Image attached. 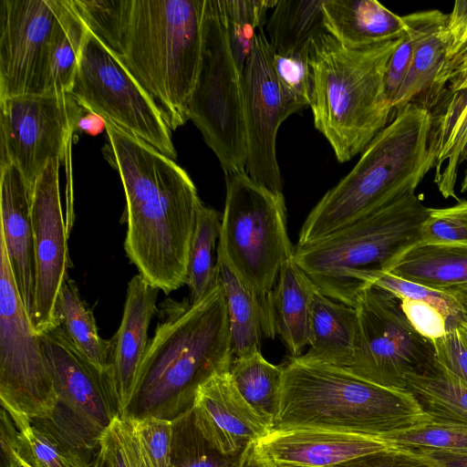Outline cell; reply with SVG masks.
Segmentation results:
<instances>
[{"label":"cell","instance_id":"cell-51","mask_svg":"<svg viewBox=\"0 0 467 467\" xmlns=\"http://www.w3.org/2000/svg\"><path fill=\"white\" fill-rule=\"evenodd\" d=\"M411 452H415L427 457L440 467H467V452L452 453L437 451H422Z\"/></svg>","mask_w":467,"mask_h":467},{"label":"cell","instance_id":"cell-1","mask_svg":"<svg viewBox=\"0 0 467 467\" xmlns=\"http://www.w3.org/2000/svg\"><path fill=\"white\" fill-rule=\"evenodd\" d=\"M105 131L106 154L126 197V254L140 275L169 295L186 285L202 202L173 159L108 120Z\"/></svg>","mask_w":467,"mask_h":467},{"label":"cell","instance_id":"cell-5","mask_svg":"<svg viewBox=\"0 0 467 467\" xmlns=\"http://www.w3.org/2000/svg\"><path fill=\"white\" fill-rule=\"evenodd\" d=\"M400 40L349 48L326 32L312 43L309 107L340 163L362 153L392 120L385 73Z\"/></svg>","mask_w":467,"mask_h":467},{"label":"cell","instance_id":"cell-33","mask_svg":"<svg viewBox=\"0 0 467 467\" xmlns=\"http://www.w3.org/2000/svg\"><path fill=\"white\" fill-rule=\"evenodd\" d=\"M87 34V26L67 0L52 40L44 94L69 93Z\"/></svg>","mask_w":467,"mask_h":467},{"label":"cell","instance_id":"cell-36","mask_svg":"<svg viewBox=\"0 0 467 467\" xmlns=\"http://www.w3.org/2000/svg\"><path fill=\"white\" fill-rule=\"evenodd\" d=\"M173 421L170 467H237L240 456L221 454L197 429L192 409Z\"/></svg>","mask_w":467,"mask_h":467},{"label":"cell","instance_id":"cell-53","mask_svg":"<svg viewBox=\"0 0 467 467\" xmlns=\"http://www.w3.org/2000/svg\"><path fill=\"white\" fill-rule=\"evenodd\" d=\"M255 442L249 444L240 456L237 467H271L257 453Z\"/></svg>","mask_w":467,"mask_h":467},{"label":"cell","instance_id":"cell-15","mask_svg":"<svg viewBox=\"0 0 467 467\" xmlns=\"http://www.w3.org/2000/svg\"><path fill=\"white\" fill-rule=\"evenodd\" d=\"M274 50L264 28L256 32L254 44L243 72L246 159L244 170L255 182L283 193L276 158V135L287 119L274 67Z\"/></svg>","mask_w":467,"mask_h":467},{"label":"cell","instance_id":"cell-52","mask_svg":"<svg viewBox=\"0 0 467 467\" xmlns=\"http://www.w3.org/2000/svg\"><path fill=\"white\" fill-rule=\"evenodd\" d=\"M105 130V119L95 112L84 108L76 124V130L96 135Z\"/></svg>","mask_w":467,"mask_h":467},{"label":"cell","instance_id":"cell-43","mask_svg":"<svg viewBox=\"0 0 467 467\" xmlns=\"http://www.w3.org/2000/svg\"><path fill=\"white\" fill-rule=\"evenodd\" d=\"M420 242L467 246V201L441 209L430 208Z\"/></svg>","mask_w":467,"mask_h":467},{"label":"cell","instance_id":"cell-24","mask_svg":"<svg viewBox=\"0 0 467 467\" xmlns=\"http://www.w3.org/2000/svg\"><path fill=\"white\" fill-rule=\"evenodd\" d=\"M322 10L327 32L349 48L396 40L406 30L402 16L377 0H324Z\"/></svg>","mask_w":467,"mask_h":467},{"label":"cell","instance_id":"cell-30","mask_svg":"<svg viewBox=\"0 0 467 467\" xmlns=\"http://www.w3.org/2000/svg\"><path fill=\"white\" fill-rule=\"evenodd\" d=\"M324 0H277L266 21L275 54H308L313 41L327 32Z\"/></svg>","mask_w":467,"mask_h":467},{"label":"cell","instance_id":"cell-6","mask_svg":"<svg viewBox=\"0 0 467 467\" xmlns=\"http://www.w3.org/2000/svg\"><path fill=\"white\" fill-rule=\"evenodd\" d=\"M430 208L409 193L327 237L296 246L294 260L327 297L355 307L359 293L420 242Z\"/></svg>","mask_w":467,"mask_h":467},{"label":"cell","instance_id":"cell-2","mask_svg":"<svg viewBox=\"0 0 467 467\" xmlns=\"http://www.w3.org/2000/svg\"><path fill=\"white\" fill-rule=\"evenodd\" d=\"M142 361L127 417L174 420L192 409L198 389L230 370V324L217 281L202 299H166Z\"/></svg>","mask_w":467,"mask_h":467},{"label":"cell","instance_id":"cell-27","mask_svg":"<svg viewBox=\"0 0 467 467\" xmlns=\"http://www.w3.org/2000/svg\"><path fill=\"white\" fill-rule=\"evenodd\" d=\"M388 274L447 292L467 283V246L419 242L400 256Z\"/></svg>","mask_w":467,"mask_h":467},{"label":"cell","instance_id":"cell-22","mask_svg":"<svg viewBox=\"0 0 467 467\" xmlns=\"http://www.w3.org/2000/svg\"><path fill=\"white\" fill-rule=\"evenodd\" d=\"M447 16L439 10L402 16L413 40V54L407 78L394 103L395 110L414 104L431 111L445 92L440 78L446 57Z\"/></svg>","mask_w":467,"mask_h":467},{"label":"cell","instance_id":"cell-4","mask_svg":"<svg viewBox=\"0 0 467 467\" xmlns=\"http://www.w3.org/2000/svg\"><path fill=\"white\" fill-rule=\"evenodd\" d=\"M283 366L273 429L310 428L383 436L431 421L409 392L379 386L346 368L300 357L290 358Z\"/></svg>","mask_w":467,"mask_h":467},{"label":"cell","instance_id":"cell-57","mask_svg":"<svg viewBox=\"0 0 467 467\" xmlns=\"http://www.w3.org/2000/svg\"><path fill=\"white\" fill-rule=\"evenodd\" d=\"M457 329L467 345V322L461 321L457 326Z\"/></svg>","mask_w":467,"mask_h":467},{"label":"cell","instance_id":"cell-34","mask_svg":"<svg viewBox=\"0 0 467 467\" xmlns=\"http://www.w3.org/2000/svg\"><path fill=\"white\" fill-rule=\"evenodd\" d=\"M221 225L220 213L202 203L188 261L186 285L191 292L192 302L205 296L218 281L213 251L215 242L220 237Z\"/></svg>","mask_w":467,"mask_h":467},{"label":"cell","instance_id":"cell-47","mask_svg":"<svg viewBox=\"0 0 467 467\" xmlns=\"http://www.w3.org/2000/svg\"><path fill=\"white\" fill-rule=\"evenodd\" d=\"M406 27V26H405ZM413 54V40L406 29L393 51L385 73V91L394 109V103L407 78Z\"/></svg>","mask_w":467,"mask_h":467},{"label":"cell","instance_id":"cell-42","mask_svg":"<svg viewBox=\"0 0 467 467\" xmlns=\"http://www.w3.org/2000/svg\"><path fill=\"white\" fill-rule=\"evenodd\" d=\"M372 285L389 291L398 298H409L432 306L444 316L451 327H457L458 324L463 321L459 304L447 292L414 284L388 273L378 275Z\"/></svg>","mask_w":467,"mask_h":467},{"label":"cell","instance_id":"cell-45","mask_svg":"<svg viewBox=\"0 0 467 467\" xmlns=\"http://www.w3.org/2000/svg\"><path fill=\"white\" fill-rule=\"evenodd\" d=\"M130 419L152 467H170L173 421L156 417Z\"/></svg>","mask_w":467,"mask_h":467},{"label":"cell","instance_id":"cell-9","mask_svg":"<svg viewBox=\"0 0 467 467\" xmlns=\"http://www.w3.org/2000/svg\"><path fill=\"white\" fill-rule=\"evenodd\" d=\"M187 116L225 174L245 171L243 73L233 57L218 0H205L201 63Z\"/></svg>","mask_w":467,"mask_h":467},{"label":"cell","instance_id":"cell-13","mask_svg":"<svg viewBox=\"0 0 467 467\" xmlns=\"http://www.w3.org/2000/svg\"><path fill=\"white\" fill-rule=\"evenodd\" d=\"M83 109L69 93L0 99V166L14 164L33 187L49 161L65 158Z\"/></svg>","mask_w":467,"mask_h":467},{"label":"cell","instance_id":"cell-41","mask_svg":"<svg viewBox=\"0 0 467 467\" xmlns=\"http://www.w3.org/2000/svg\"><path fill=\"white\" fill-rule=\"evenodd\" d=\"M100 449L109 467H152L130 418L117 416L103 432Z\"/></svg>","mask_w":467,"mask_h":467},{"label":"cell","instance_id":"cell-11","mask_svg":"<svg viewBox=\"0 0 467 467\" xmlns=\"http://www.w3.org/2000/svg\"><path fill=\"white\" fill-rule=\"evenodd\" d=\"M69 94L85 109L176 158L171 129L159 106L121 57L88 29Z\"/></svg>","mask_w":467,"mask_h":467},{"label":"cell","instance_id":"cell-19","mask_svg":"<svg viewBox=\"0 0 467 467\" xmlns=\"http://www.w3.org/2000/svg\"><path fill=\"white\" fill-rule=\"evenodd\" d=\"M254 445L271 467H333L392 448L384 435L310 428L273 429Z\"/></svg>","mask_w":467,"mask_h":467},{"label":"cell","instance_id":"cell-26","mask_svg":"<svg viewBox=\"0 0 467 467\" xmlns=\"http://www.w3.org/2000/svg\"><path fill=\"white\" fill-rule=\"evenodd\" d=\"M317 290L294 255L282 265L273 291V307L276 335L291 358L299 357L309 344L310 309Z\"/></svg>","mask_w":467,"mask_h":467},{"label":"cell","instance_id":"cell-18","mask_svg":"<svg viewBox=\"0 0 467 467\" xmlns=\"http://www.w3.org/2000/svg\"><path fill=\"white\" fill-rule=\"evenodd\" d=\"M192 411L203 438L221 454L238 457L272 427L245 400L229 371L218 374L197 390Z\"/></svg>","mask_w":467,"mask_h":467},{"label":"cell","instance_id":"cell-12","mask_svg":"<svg viewBox=\"0 0 467 467\" xmlns=\"http://www.w3.org/2000/svg\"><path fill=\"white\" fill-rule=\"evenodd\" d=\"M355 308L358 334L348 369L379 386L405 391V378L435 359L432 340L415 330L397 296L377 285L359 293Z\"/></svg>","mask_w":467,"mask_h":467},{"label":"cell","instance_id":"cell-38","mask_svg":"<svg viewBox=\"0 0 467 467\" xmlns=\"http://www.w3.org/2000/svg\"><path fill=\"white\" fill-rule=\"evenodd\" d=\"M71 1L88 29L119 55L131 0Z\"/></svg>","mask_w":467,"mask_h":467},{"label":"cell","instance_id":"cell-39","mask_svg":"<svg viewBox=\"0 0 467 467\" xmlns=\"http://www.w3.org/2000/svg\"><path fill=\"white\" fill-rule=\"evenodd\" d=\"M384 439L392 448L409 451L467 452V425L462 424L430 421Z\"/></svg>","mask_w":467,"mask_h":467},{"label":"cell","instance_id":"cell-8","mask_svg":"<svg viewBox=\"0 0 467 467\" xmlns=\"http://www.w3.org/2000/svg\"><path fill=\"white\" fill-rule=\"evenodd\" d=\"M226 198L218 249L255 296L264 336H276L273 291L282 265L294 255L283 193L255 182L245 171L225 174Z\"/></svg>","mask_w":467,"mask_h":467},{"label":"cell","instance_id":"cell-3","mask_svg":"<svg viewBox=\"0 0 467 467\" xmlns=\"http://www.w3.org/2000/svg\"><path fill=\"white\" fill-rule=\"evenodd\" d=\"M354 168L306 218L296 246L319 241L416 188L436 164L431 115L414 104L397 109Z\"/></svg>","mask_w":467,"mask_h":467},{"label":"cell","instance_id":"cell-29","mask_svg":"<svg viewBox=\"0 0 467 467\" xmlns=\"http://www.w3.org/2000/svg\"><path fill=\"white\" fill-rule=\"evenodd\" d=\"M217 279L227 306L233 358L261 352L263 324L258 301L217 248Z\"/></svg>","mask_w":467,"mask_h":467},{"label":"cell","instance_id":"cell-17","mask_svg":"<svg viewBox=\"0 0 467 467\" xmlns=\"http://www.w3.org/2000/svg\"><path fill=\"white\" fill-rule=\"evenodd\" d=\"M57 393L55 408L100 432L119 416L110 374L97 369L76 348L63 327L40 335Z\"/></svg>","mask_w":467,"mask_h":467},{"label":"cell","instance_id":"cell-28","mask_svg":"<svg viewBox=\"0 0 467 467\" xmlns=\"http://www.w3.org/2000/svg\"><path fill=\"white\" fill-rule=\"evenodd\" d=\"M405 391L431 421L467 425V385L436 358L422 370L405 378Z\"/></svg>","mask_w":467,"mask_h":467},{"label":"cell","instance_id":"cell-7","mask_svg":"<svg viewBox=\"0 0 467 467\" xmlns=\"http://www.w3.org/2000/svg\"><path fill=\"white\" fill-rule=\"evenodd\" d=\"M205 0H131L122 60L171 130L188 120L202 45Z\"/></svg>","mask_w":467,"mask_h":467},{"label":"cell","instance_id":"cell-44","mask_svg":"<svg viewBox=\"0 0 467 467\" xmlns=\"http://www.w3.org/2000/svg\"><path fill=\"white\" fill-rule=\"evenodd\" d=\"M446 57L440 78L442 89L453 78L467 54V1H456L445 26Z\"/></svg>","mask_w":467,"mask_h":467},{"label":"cell","instance_id":"cell-55","mask_svg":"<svg viewBox=\"0 0 467 467\" xmlns=\"http://www.w3.org/2000/svg\"><path fill=\"white\" fill-rule=\"evenodd\" d=\"M447 293L451 294L455 298L461 307L463 321L467 322V283L451 288Z\"/></svg>","mask_w":467,"mask_h":467},{"label":"cell","instance_id":"cell-37","mask_svg":"<svg viewBox=\"0 0 467 467\" xmlns=\"http://www.w3.org/2000/svg\"><path fill=\"white\" fill-rule=\"evenodd\" d=\"M20 432L26 467H90L37 420H14Z\"/></svg>","mask_w":467,"mask_h":467},{"label":"cell","instance_id":"cell-10","mask_svg":"<svg viewBox=\"0 0 467 467\" xmlns=\"http://www.w3.org/2000/svg\"><path fill=\"white\" fill-rule=\"evenodd\" d=\"M0 401L14 420L47 418L57 403L50 366L0 238Z\"/></svg>","mask_w":467,"mask_h":467},{"label":"cell","instance_id":"cell-49","mask_svg":"<svg viewBox=\"0 0 467 467\" xmlns=\"http://www.w3.org/2000/svg\"><path fill=\"white\" fill-rule=\"evenodd\" d=\"M333 467H440L427 457L397 448H389Z\"/></svg>","mask_w":467,"mask_h":467},{"label":"cell","instance_id":"cell-35","mask_svg":"<svg viewBox=\"0 0 467 467\" xmlns=\"http://www.w3.org/2000/svg\"><path fill=\"white\" fill-rule=\"evenodd\" d=\"M234 61L243 73L256 32L266 24V15L277 0H218Z\"/></svg>","mask_w":467,"mask_h":467},{"label":"cell","instance_id":"cell-46","mask_svg":"<svg viewBox=\"0 0 467 467\" xmlns=\"http://www.w3.org/2000/svg\"><path fill=\"white\" fill-rule=\"evenodd\" d=\"M399 299L406 317L421 336L434 340L454 328L444 316L432 306L409 298Z\"/></svg>","mask_w":467,"mask_h":467},{"label":"cell","instance_id":"cell-21","mask_svg":"<svg viewBox=\"0 0 467 467\" xmlns=\"http://www.w3.org/2000/svg\"><path fill=\"white\" fill-rule=\"evenodd\" d=\"M31 196L32 186L16 166H0V238L4 241L16 285L32 321L36 257Z\"/></svg>","mask_w":467,"mask_h":467},{"label":"cell","instance_id":"cell-50","mask_svg":"<svg viewBox=\"0 0 467 467\" xmlns=\"http://www.w3.org/2000/svg\"><path fill=\"white\" fill-rule=\"evenodd\" d=\"M0 467H26L19 430L11 414L1 406Z\"/></svg>","mask_w":467,"mask_h":467},{"label":"cell","instance_id":"cell-14","mask_svg":"<svg viewBox=\"0 0 467 467\" xmlns=\"http://www.w3.org/2000/svg\"><path fill=\"white\" fill-rule=\"evenodd\" d=\"M67 0H0V99L44 94Z\"/></svg>","mask_w":467,"mask_h":467},{"label":"cell","instance_id":"cell-40","mask_svg":"<svg viewBox=\"0 0 467 467\" xmlns=\"http://www.w3.org/2000/svg\"><path fill=\"white\" fill-rule=\"evenodd\" d=\"M274 67L287 116L310 106L311 68L308 54H275Z\"/></svg>","mask_w":467,"mask_h":467},{"label":"cell","instance_id":"cell-25","mask_svg":"<svg viewBox=\"0 0 467 467\" xmlns=\"http://www.w3.org/2000/svg\"><path fill=\"white\" fill-rule=\"evenodd\" d=\"M358 334L355 307L335 301L318 290L310 309L309 348L303 359L348 368Z\"/></svg>","mask_w":467,"mask_h":467},{"label":"cell","instance_id":"cell-56","mask_svg":"<svg viewBox=\"0 0 467 467\" xmlns=\"http://www.w3.org/2000/svg\"><path fill=\"white\" fill-rule=\"evenodd\" d=\"M90 467H109V462H108L106 457L104 456L101 449H100V451H99L98 457L92 462Z\"/></svg>","mask_w":467,"mask_h":467},{"label":"cell","instance_id":"cell-23","mask_svg":"<svg viewBox=\"0 0 467 467\" xmlns=\"http://www.w3.org/2000/svg\"><path fill=\"white\" fill-rule=\"evenodd\" d=\"M430 113L431 143L436 153L434 182L444 198L457 199L458 168L467 161V88L446 89ZM461 191L467 192V170Z\"/></svg>","mask_w":467,"mask_h":467},{"label":"cell","instance_id":"cell-16","mask_svg":"<svg viewBox=\"0 0 467 467\" xmlns=\"http://www.w3.org/2000/svg\"><path fill=\"white\" fill-rule=\"evenodd\" d=\"M61 161L47 163L32 187L31 216L36 257V296L32 324L41 335L58 325L56 304L70 267L68 230L59 192Z\"/></svg>","mask_w":467,"mask_h":467},{"label":"cell","instance_id":"cell-20","mask_svg":"<svg viewBox=\"0 0 467 467\" xmlns=\"http://www.w3.org/2000/svg\"><path fill=\"white\" fill-rule=\"evenodd\" d=\"M160 289L141 275L128 284L124 310L119 329L109 340L111 389L119 417H127L134 400L140 369L150 340L148 329L158 311Z\"/></svg>","mask_w":467,"mask_h":467},{"label":"cell","instance_id":"cell-48","mask_svg":"<svg viewBox=\"0 0 467 467\" xmlns=\"http://www.w3.org/2000/svg\"><path fill=\"white\" fill-rule=\"evenodd\" d=\"M432 342L437 360L467 385V345L457 327Z\"/></svg>","mask_w":467,"mask_h":467},{"label":"cell","instance_id":"cell-54","mask_svg":"<svg viewBox=\"0 0 467 467\" xmlns=\"http://www.w3.org/2000/svg\"><path fill=\"white\" fill-rule=\"evenodd\" d=\"M448 88L452 91L467 88V54Z\"/></svg>","mask_w":467,"mask_h":467},{"label":"cell","instance_id":"cell-32","mask_svg":"<svg viewBox=\"0 0 467 467\" xmlns=\"http://www.w3.org/2000/svg\"><path fill=\"white\" fill-rule=\"evenodd\" d=\"M231 379L245 400L274 427L284 374L283 365L267 361L261 352L233 359Z\"/></svg>","mask_w":467,"mask_h":467},{"label":"cell","instance_id":"cell-31","mask_svg":"<svg viewBox=\"0 0 467 467\" xmlns=\"http://www.w3.org/2000/svg\"><path fill=\"white\" fill-rule=\"evenodd\" d=\"M56 318L82 355L97 369L108 372L109 340H105L99 335L93 312L81 298L75 281L69 277L59 291Z\"/></svg>","mask_w":467,"mask_h":467}]
</instances>
